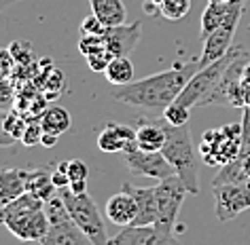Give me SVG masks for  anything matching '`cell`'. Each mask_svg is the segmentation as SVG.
<instances>
[{
  "instance_id": "6da1fadb",
  "label": "cell",
  "mask_w": 250,
  "mask_h": 245,
  "mask_svg": "<svg viewBox=\"0 0 250 245\" xmlns=\"http://www.w3.org/2000/svg\"><path fill=\"white\" fill-rule=\"evenodd\" d=\"M197 70H199V59L174 64L164 72L151 74V76L142 80H134L129 85L117 87V91H112V97L127 106H136V108L166 110L170 104L176 102V97L183 93L187 83Z\"/></svg>"
},
{
  "instance_id": "7a4b0ae2",
  "label": "cell",
  "mask_w": 250,
  "mask_h": 245,
  "mask_svg": "<svg viewBox=\"0 0 250 245\" xmlns=\"http://www.w3.org/2000/svg\"><path fill=\"white\" fill-rule=\"evenodd\" d=\"M0 224L20 241L41 243L49 230L45 201L30 192H23L21 197H17L0 209Z\"/></svg>"
},
{
  "instance_id": "3957f363",
  "label": "cell",
  "mask_w": 250,
  "mask_h": 245,
  "mask_svg": "<svg viewBox=\"0 0 250 245\" xmlns=\"http://www.w3.org/2000/svg\"><path fill=\"white\" fill-rule=\"evenodd\" d=\"M166 159L176 169V175L183 180L189 194H199V173H197V154L191 140L189 125L174 127L166 121V144L161 148Z\"/></svg>"
},
{
  "instance_id": "277c9868",
  "label": "cell",
  "mask_w": 250,
  "mask_h": 245,
  "mask_svg": "<svg viewBox=\"0 0 250 245\" xmlns=\"http://www.w3.org/2000/svg\"><path fill=\"white\" fill-rule=\"evenodd\" d=\"M62 199L68 207V213L74 220V224L85 232V237L89 239L93 245H108V235H106L104 218L100 213L96 201L89 194H74L70 188H62Z\"/></svg>"
},
{
  "instance_id": "5b68a950",
  "label": "cell",
  "mask_w": 250,
  "mask_h": 245,
  "mask_svg": "<svg viewBox=\"0 0 250 245\" xmlns=\"http://www.w3.org/2000/svg\"><path fill=\"white\" fill-rule=\"evenodd\" d=\"M250 64V51L244 47H233V59L229 61L223 78L218 80L216 89L206 99L204 106H229V108H246V99L242 91V76Z\"/></svg>"
},
{
  "instance_id": "8992f818",
  "label": "cell",
  "mask_w": 250,
  "mask_h": 245,
  "mask_svg": "<svg viewBox=\"0 0 250 245\" xmlns=\"http://www.w3.org/2000/svg\"><path fill=\"white\" fill-rule=\"evenodd\" d=\"M45 211L49 218V230L41 245H93L70 218L68 207L62 199V192L47 201Z\"/></svg>"
},
{
  "instance_id": "52a82bcc",
  "label": "cell",
  "mask_w": 250,
  "mask_h": 245,
  "mask_svg": "<svg viewBox=\"0 0 250 245\" xmlns=\"http://www.w3.org/2000/svg\"><path fill=\"white\" fill-rule=\"evenodd\" d=\"M244 131L242 125H225L221 129H210L202 137L197 152L206 165H225L233 161L242 150Z\"/></svg>"
},
{
  "instance_id": "ba28073f",
  "label": "cell",
  "mask_w": 250,
  "mask_h": 245,
  "mask_svg": "<svg viewBox=\"0 0 250 245\" xmlns=\"http://www.w3.org/2000/svg\"><path fill=\"white\" fill-rule=\"evenodd\" d=\"M233 59V47H231V51L225 55V57L212 61V64L199 68V70L193 74L191 80L187 83V87L183 89V93L176 97L178 104L187 106V108H193V106H204L206 99L212 95V91L216 89L218 80L223 78L225 70H227L229 61Z\"/></svg>"
},
{
  "instance_id": "9c48e42d",
  "label": "cell",
  "mask_w": 250,
  "mask_h": 245,
  "mask_svg": "<svg viewBox=\"0 0 250 245\" xmlns=\"http://www.w3.org/2000/svg\"><path fill=\"white\" fill-rule=\"evenodd\" d=\"M246 2L248 0H233L227 19L221 23V28H216L214 32L204 40V49H202V55H199V68H204V66L212 64V61L225 57V55L231 51L237 23H240V19H242V13H244V9H246Z\"/></svg>"
},
{
  "instance_id": "30bf717a",
  "label": "cell",
  "mask_w": 250,
  "mask_h": 245,
  "mask_svg": "<svg viewBox=\"0 0 250 245\" xmlns=\"http://www.w3.org/2000/svg\"><path fill=\"white\" fill-rule=\"evenodd\" d=\"M157 188V203H159V218L155 226L161 230H170L176 232V220L180 213V207H183L185 197L189 194L187 186L183 184V180L178 175H172V178H166L159 182Z\"/></svg>"
},
{
  "instance_id": "8fae6325",
  "label": "cell",
  "mask_w": 250,
  "mask_h": 245,
  "mask_svg": "<svg viewBox=\"0 0 250 245\" xmlns=\"http://www.w3.org/2000/svg\"><path fill=\"white\" fill-rule=\"evenodd\" d=\"M212 197H214L216 218L221 222H229L250 209V182L212 186Z\"/></svg>"
},
{
  "instance_id": "7c38bea8",
  "label": "cell",
  "mask_w": 250,
  "mask_h": 245,
  "mask_svg": "<svg viewBox=\"0 0 250 245\" xmlns=\"http://www.w3.org/2000/svg\"><path fill=\"white\" fill-rule=\"evenodd\" d=\"M123 163L127 167V171L132 175H142V178H155V180H166L176 175V169L172 167V163L166 159V154L161 152H145L138 146L123 152Z\"/></svg>"
},
{
  "instance_id": "4fadbf2b",
  "label": "cell",
  "mask_w": 250,
  "mask_h": 245,
  "mask_svg": "<svg viewBox=\"0 0 250 245\" xmlns=\"http://www.w3.org/2000/svg\"><path fill=\"white\" fill-rule=\"evenodd\" d=\"M108 245H180L176 232L161 230L151 226H123L115 237L108 239Z\"/></svg>"
},
{
  "instance_id": "5bb4252c",
  "label": "cell",
  "mask_w": 250,
  "mask_h": 245,
  "mask_svg": "<svg viewBox=\"0 0 250 245\" xmlns=\"http://www.w3.org/2000/svg\"><path fill=\"white\" fill-rule=\"evenodd\" d=\"M98 148L108 154L127 152L136 148V129L115 121L102 123V129L98 133Z\"/></svg>"
},
{
  "instance_id": "9a60e30c",
  "label": "cell",
  "mask_w": 250,
  "mask_h": 245,
  "mask_svg": "<svg viewBox=\"0 0 250 245\" xmlns=\"http://www.w3.org/2000/svg\"><path fill=\"white\" fill-rule=\"evenodd\" d=\"M104 45L115 57H127L140 40V21L110 26L104 30Z\"/></svg>"
},
{
  "instance_id": "2e32d148",
  "label": "cell",
  "mask_w": 250,
  "mask_h": 245,
  "mask_svg": "<svg viewBox=\"0 0 250 245\" xmlns=\"http://www.w3.org/2000/svg\"><path fill=\"white\" fill-rule=\"evenodd\" d=\"M136 125V146L145 152H159L166 144V118L140 116Z\"/></svg>"
},
{
  "instance_id": "e0dca14e",
  "label": "cell",
  "mask_w": 250,
  "mask_h": 245,
  "mask_svg": "<svg viewBox=\"0 0 250 245\" xmlns=\"http://www.w3.org/2000/svg\"><path fill=\"white\" fill-rule=\"evenodd\" d=\"M121 190H127L132 197L136 199V205H138V216H136V222L132 226H151L157 222L159 218V203H157V188H140L134 186L129 182H125L121 186Z\"/></svg>"
},
{
  "instance_id": "ac0fdd59",
  "label": "cell",
  "mask_w": 250,
  "mask_h": 245,
  "mask_svg": "<svg viewBox=\"0 0 250 245\" xmlns=\"http://www.w3.org/2000/svg\"><path fill=\"white\" fill-rule=\"evenodd\" d=\"M106 218L117 226H132L138 216V205L136 199L127 190H121L106 201Z\"/></svg>"
},
{
  "instance_id": "d6986e66",
  "label": "cell",
  "mask_w": 250,
  "mask_h": 245,
  "mask_svg": "<svg viewBox=\"0 0 250 245\" xmlns=\"http://www.w3.org/2000/svg\"><path fill=\"white\" fill-rule=\"evenodd\" d=\"M26 173L28 169L17 167H2L0 169V209L9 205L11 201L21 197L26 190Z\"/></svg>"
},
{
  "instance_id": "ffe728a7",
  "label": "cell",
  "mask_w": 250,
  "mask_h": 245,
  "mask_svg": "<svg viewBox=\"0 0 250 245\" xmlns=\"http://www.w3.org/2000/svg\"><path fill=\"white\" fill-rule=\"evenodd\" d=\"M89 4H91V13L106 28L121 26L127 19V9H125L123 0H89Z\"/></svg>"
},
{
  "instance_id": "44dd1931",
  "label": "cell",
  "mask_w": 250,
  "mask_h": 245,
  "mask_svg": "<svg viewBox=\"0 0 250 245\" xmlns=\"http://www.w3.org/2000/svg\"><path fill=\"white\" fill-rule=\"evenodd\" d=\"M26 190L47 203L49 199H53L55 194L60 192V188L53 184L51 171H47V169H28V173H26Z\"/></svg>"
},
{
  "instance_id": "7402d4cb",
  "label": "cell",
  "mask_w": 250,
  "mask_h": 245,
  "mask_svg": "<svg viewBox=\"0 0 250 245\" xmlns=\"http://www.w3.org/2000/svg\"><path fill=\"white\" fill-rule=\"evenodd\" d=\"M41 125H42V131H45V133L62 135L72 127L70 112H68L66 108H62V106H51V108H47L45 112H42Z\"/></svg>"
},
{
  "instance_id": "603a6c76",
  "label": "cell",
  "mask_w": 250,
  "mask_h": 245,
  "mask_svg": "<svg viewBox=\"0 0 250 245\" xmlns=\"http://www.w3.org/2000/svg\"><path fill=\"white\" fill-rule=\"evenodd\" d=\"M231 4L233 2H227V4L208 2V7H206V11L202 13V32H199V38L206 40L216 28H221V23L227 19V15L231 11Z\"/></svg>"
},
{
  "instance_id": "cb8c5ba5",
  "label": "cell",
  "mask_w": 250,
  "mask_h": 245,
  "mask_svg": "<svg viewBox=\"0 0 250 245\" xmlns=\"http://www.w3.org/2000/svg\"><path fill=\"white\" fill-rule=\"evenodd\" d=\"M104 76L115 87L129 85L134 83V64L129 61V57H115L104 70Z\"/></svg>"
},
{
  "instance_id": "d4e9b609",
  "label": "cell",
  "mask_w": 250,
  "mask_h": 245,
  "mask_svg": "<svg viewBox=\"0 0 250 245\" xmlns=\"http://www.w3.org/2000/svg\"><path fill=\"white\" fill-rule=\"evenodd\" d=\"M191 11V0H161L159 15L170 21H178Z\"/></svg>"
},
{
  "instance_id": "484cf974",
  "label": "cell",
  "mask_w": 250,
  "mask_h": 245,
  "mask_svg": "<svg viewBox=\"0 0 250 245\" xmlns=\"http://www.w3.org/2000/svg\"><path fill=\"white\" fill-rule=\"evenodd\" d=\"M189 116H191V108L174 102L164 110V118L174 127H183V125H189Z\"/></svg>"
},
{
  "instance_id": "4316f807",
  "label": "cell",
  "mask_w": 250,
  "mask_h": 245,
  "mask_svg": "<svg viewBox=\"0 0 250 245\" xmlns=\"http://www.w3.org/2000/svg\"><path fill=\"white\" fill-rule=\"evenodd\" d=\"M85 59H87V66H89L93 72H104L106 68H108L110 61L115 59V55H112L108 49H100V51L87 55Z\"/></svg>"
},
{
  "instance_id": "83f0119b",
  "label": "cell",
  "mask_w": 250,
  "mask_h": 245,
  "mask_svg": "<svg viewBox=\"0 0 250 245\" xmlns=\"http://www.w3.org/2000/svg\"><path fill=\"white\" fill-rule=\"evenodd\" d=\"M87 175H89V169H87L83 161H79V159L68 161V178H70V184H74V182H87Z\"/></svg>"
},
{
  "instance_id": "f1b7e54d",
  "label": "cell",
  "mask_w": 250,
  "mask_h": 245,
  "mask_svg": "<svg viewBox=\"0 0 250 245\" xmlns=\"http://www.w3.org/2000/svg\"><path fill=\"white\" fill-rule=\"evenodd\" d=\"M104 30L106 26L93 13L89 17H85L83 23H81V36H102Z\"/></svg>"
},
{
  "instance_id": "f546056e",
  "label": "cell",
  "mask_w": 250,
  "mask_h": 245,
  "mask_svg": "<svg viewBox=\"0 0 250 245\" xmlns=\"http://www.w3.org/2000/svg\"><path fill=\"white\" fill-rule=\"evenodd\" d=\"M41 140H42V125L41 123L26 125V131H23V135H21V144L36 146V144H41Z\"/></svg>"
},
{
  "instance_id": "4dcf8cb0",
  "label": "cell",
  "mask_w": 250,
  "mask_h": 245,
  "mask_svg": "<svg viewBox=\"0 0 250 245\" xmlns=\"http://www.w3.org/2000/svg\"><path fill=\"white\" fill-rule=\"evenodd\" d=\"M15 68V57L13 53L7 51V49H0V80H4L9 76L11 72H13Z\"/></svg>"
},
{
  "instance_id": "1f68e13d",
  "label": "cell",
  "mask_w": 250,
  "mask_h": 245,
  "mask_svg": "<svg viewBox=\"0 0 250 245\" xmlns=\"http://www.w3.org/2000/svg\"><path fill=\"white\" fill-rule=\"evenodd\" d=\"M51 178H53V184L60 188H68V184H70V178H68V161L60 163L58 169L55 171H51Z\"/></svg>"
},
{
  "instance_id": "d6a6232c",
  "label": "cell",
  "mask_w": 250,
  "mask_h": 245,
  "mask_svg": "<svg viewBox=\"0 0 250 245\" xmlns=\"http://www.w3.org/2000/svg\"><path fill=\"white\" fill-rule=\"evenodd\" d=\"M58 137L60 135H53V133H45V131H42V140H41V144L45 148H51V146H55V142H58Z\"/></svg>"
},
{
  "instance_id": "836d02e7",
  "label": "cell",
  "mask_w": 250,
  "mask_h": 245,
  "mask_svg": "<svg viewBox=\"0 0 250 245\" xmlns=\"http://www.w3.org/2000/svg\"><path fill=\"white\" fill-rule=\"evenodd\" d=\"M68 188H70L74 194H83V192H87V182H74V184H70Z\"/></svg>"
},
{
  "instance_id": "e575fe53",
  "label": "cell",
  "mask_w": 250,
  "mask_h": 245,
  "mask_svg": "<svg viewBox=\"0 0 250 245\" xmlns=\"http://www.w3.org/2000/svg\"><path fill=\"white\" fill-rule=\"evenodd\" d=\"M13 2H17V0H0V11L4 7H9V4H13Z\"/></svg>"
},
{
  "instance_id": "d590c367",
  "label": "cell",
  "mask_w": 250,
  "mask_h": 245,
  "mask_svg": "<svg viewBox=\"0 0 250 245\" xmlns=\"http://www.w3.org/2000/svg\"><path fill=\"white\" fill-rule=\"evenodd\" d=\"M208 2H216V4H227V2H233V0H208Z\"/></svg>"
}]
</instances>
